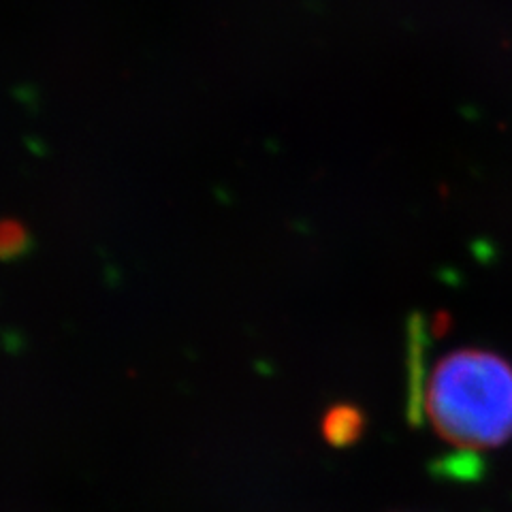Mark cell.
<instances>
[{"label": "cell", "mask_w": 512, "mask_h": 512, "mask_svg": "<svg viewBox=\"0 0 512 512\" xmlns=\"http://www.w3.org/2000/svg\"><path fill=\"white\" fill-rule=\"evenodd\" d=\"M26 242H28V237H26V233H24L20 224L5 222V227H3V252L7 256H11L15 252H22Z\"/></svg>", "instance_id": "3957f363"}, {"label": "cell", "mask_w": 512, "mask_h": 512, "mask_svg": "<svg viewBox=\"0 0 512 512\" xmlns=\"http://www.w3.org/2000/svg\"><path fill=\"white\" fill-rule=\"evenodd\" d=\"M429 425L459 451H489L512 438V365L495 352L463 348L442 357L427 378Z\"/></svg>", "instance_id": "6da1fadb"}, {"label": "cell", "mask_w": 512, "mask_h": 512, "mask_svg": "<svg viewBox=\"0 0 512 512\" xmlns=\"http://www.w3.org/2000/svg\"><path fill=\"white\" fill-rule=\"evenodd\" d=\"M361 427V416L355 408H335L327 414L325 419V434L333 442H348L359 434Z\"/></svg>", "instance_id": "7a4b0ae2"}]
</instances>
